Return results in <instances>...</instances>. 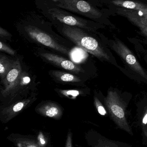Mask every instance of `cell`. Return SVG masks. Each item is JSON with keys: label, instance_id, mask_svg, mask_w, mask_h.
<instances>
[{"label": "cell", "instance_id": "6da1fadb", "mask_svg": "<svg viewBox=\"0 0 147 147\" xmlns=\"http://www.w3.org/2000/svg\"><path fill=\"white\" fill-rule=\"evenodd\" d=\"M52 26L49 21L45 20L40 16L31 13L18 22L16 28L26 38L63 54L70 55V50L58 42V36L53 31Z\"/></svg>", "mask_w": 147, "mask_h": 147}, {"label": "cell", "instance_id": "7a4b0ae2", "mask_svg": "<svg viewBox=\"0 0 147 147\" xmlns=\"http://www.w3.org/2000/svg\"><path fill=\"white\" fill-rule=\"evenodd\" d=\"M60 34L80 48L96 57L99 60L119 67L115 58L105 45H102L84 29L59 22H51Z\"/></svg>", "mask_w": 147, "mask_h": 147}, {"label": "cell", "instance_id": "3957f363", "mask_svg": "<svg viewBox=\"0 0 147 147\" xmlns=\"http://www.w3.org/2000/svg\"><path fill=\"white\" fill-rule=\"evenodd\" d=\"M36 7L51 22H59L77 27L91 32H95L96 24L91 21L58 7L52 0H35Z\"/></svg>", "mask_w": 147, "mask_h": 147}, {"label": "cell", "instance_id": "277c9868", "mask_svg": "<svg viewBox=\"0 0 147 147\" xmlns=\"http://www.w3.org/2000/svg\"><path fill=\"white\" fill-rule=\"evenodd\" d=\"M104 103L110 117L117 127L133 136V132L127 117V104L118 92L114 90L108 91L107 96L104 98Z\"/></svg>", "mask_w": 147, "mask_h": 147}, {"label": "cell", "instance_id": "5b68a950", "mask_svg": "<svg viewBox=\"0 0 147 147\" xmlns=\"http://www.w3.org/2000/svg\"><path fill=\"white\" fill-rule=\"evenodd\" d=\"M105 45L112 49L121 59L126 67L135 77L147 84V71L142 66L133 53L118 39L109 40Z\"/></svg>", "mask_w": 147, "mask_h": 147}, {"label": "cell", "instance_id": "8992f818", "mask_svg": "<svg viewBox=\"0 0 147 147\" xmlns=\"http://www.w3.org/2000/svg\"><path fill=\"white\" fill-rule=\"evenodd\" d=\"M55 3L61 8L90 19L96 20L102 16L99 10L84 0H59Z\"/></svg>", "mask_w": 147, "mask_h": 147}, {"label": "cell", "instance_id": "52a82bcc", "mask_svg": "<svg viewBox=\"0 0 147 147\" xmlns=\"http://www.w3.org/2000/svg\"><path fill=\"white\" fill-rule=\"evenodd\" d=\"M85 137L90 147H133L129 143L108 139L94 129L89 130Z\"/></svg>", "mask_w": 147, "mask_h": 147}, {"label": "cell", "instance_id": "ba28073f", "mask_svg": "<svg viewBox=\"0 0 147 147\" xmlns=\"http://www.w3.org/2000/svg\"><path fill=\"white\" fill-rule=\"evenodd\" d=\"M21 66L19 59L15 61L12 69L6 78L2 80L4 89L2 91L3 96H7L10 91L15 87L21 79L22 74Z\"/></svg>", "mask_w": 147, "mask_h": 147}, {"label": "cell", "instance_id": "9c48e42d", "mask_svg": "<svg viewBox=\"0 0 147 147\" xmlns=\"http://www.w3.org/2000/svg\"><path fill=\"white\" fill-rule=\"evenodd\" d=\"M40 55L43 58L51 63L60 68L75 73L82 72L81 68L70 60L53 53H41Z\"/></svg>", "mask_w": 147, "mask_h": 147}, {"label": "cell", "instance_id": "30bf717a", "mask_svg": "<svg viewBox=\"0 0 147 147\" xmlns=\"http://www.w3.org/2000/svg\"><path fill=\"white\" fill-rule=\"evenodd\" d=\"M35 111L39 115L55 120L61 119L63 110L59 105L54 102H47L36 107Z\"/></svg>", "mask_w": 147, "mask_h": 147}, {"label": "cell", "instance_id": "8fae6325", "mask_svg": "<svg viewBox=\"0 0 147 147\" xmlns=\"http://www.w3.org/2000/svg\"><path fill=\"white\" fill-rule=\"evenodd\" d=\"M30 102V100L26 99L2 109L0 112L1 122L3 123L8 122L24 110Z\"/></svg>", "mask_w": 147, "mask_h": 147}, {"label": "cell", "instance_id": "7c38bea8", "mask_svg": "<svg viewBox=\"0 0 147 147\" xmlns=\"http://www.w3.org/2000/svg\"><path fill=\"white\" fill-rule=\"evenodd\" d=\"M7 139L19 147H46L33 136L12 134L7 137Z\"/></svg>", "mask_w": 147, "mask_h": 147}, {"label": "cell", "instance_id": "4fadbf2b", "mask_svg": "<svg viewBox=\"0 0 147 147\" xmlns=\"http://www.w3.org/2000/svg\"><path fill=\"white\" fill-rule=\"evenodd\" d=\"M112 2L114 4L118 7L141 12L143 14L147 15V5L144 3L134 1L124 0H114Z\"/></svg>", "mask_w": 147, "mask_h": 147}, {"label": "cell", "instance_id": "5bb4252c", "mask_svg": "<svg viewBox=\"0 0 147 147\" xmlns=\"http://www.w3.org/2000/svg\"><path fill=\"white\" fill-rule=\"evenodd\" d=\"M15 61L9 59L6 56H0V76L2 80H3L9 72L12 69Z\"/></svg>", "mask_w": 147, "mask_h": 147}, {"label": "cell", "instance_id": "9a60e30c", "mask_svg": "<svg viewBox=\"0 0 147 147\" xmlns=\"http://www.w3.org/2000/svg\"><path fill=\"white\" fill-rule=\"evenodd\" d=\"M52 75L57 80L64 82H79L80 78L71 74L60 71H52Z\"/></svg>", "mask_w": 147, "mask_h": 147}, {"label": "cell", "instance_id": "2e32d148", "mask_svg": "<svg viewBox=\"0 0 147 147\" xmlns=\"http://www.w3.org/2000/svg\"><path fill=\"white\" fill-rule=\"evenodd\" d=\"M137 124L140 128L142 134H143L147 127V105L143 110L139 111Z\"/></svg>", "mask_w": 147, "mask_h": 147}, {"label": "cell", "instance_id": "e0dca14e", "mask_svg": "<svg viewBox=\"0 0 147 147\" xmlns=\"http://www.w3.org/2000/svg\"><path fill=\"white\" fill-rule=\"evenodd\" d=\"M94 104L98 113L102 116H105L107 115V111L106 108L103 105L97 97H94Z\"/></svg>", "mask_w": 147, "mask_h": 147}, {"label": "cell", "instance_id": "ac0fdd59", "mask_svg": "<svg viewBox=\"0 0 147 147\" xmlns=\"http://www.w3.org/2000/svg\"><path fill=\"white\" fill-rule=\"evenodd\" d=\"M62 95L68 98L74 99L80 95V92L77 90H60Z\"/></svg>", "mask_w": 147, "mask_h": 147}, {"label": "cell", "instance_id": "d6986e66", "mask_svg": "<svg viewBox=\"0 0 147 147\" xmlns=\"http://www.w3.org/2000/svg\"><path fill=\"white\" fill-rule=\"evenodd\" d=\"M0 50L1 51L5 52L8 54L14 56L15 54V52L13 49L9 47L6 44L2 42H0Z\"/></svg>", "mask_w": 147, "mask_h": 147}, {"label": "cell", "instance_id": "ffe728a7", "mask_svg": "<svg viewBox=\"0 0 147 147\" xmlns=\"http://www.w3.org/2000/svg\"><path fill=\"white\" fill-rule=\"evenodd\" d=\"M65 147H72V133L70 130L67 133Z\"/></svg>", "mask_w": 147, "mask_h": 147}, {"label": "cell", "instance_id": "44dd1931", "mask_svg": "<svg viewBox=\"0 0 147 147\" xmlns=\"http://www.w3.org/2000/svg\"><path fill=\"white\" fill-rule=\"evenodd\" d=\"M12 36L11 34L9 33L7 30L0 27V37L1 38H10Z\"/></svg>", "mask_w": 147, "mask_h": 147}, {"label": "cell", "instance_id": "7402d4cb", "mask_svg": "<svg viewBox=\"0 0 147 147\" xmlns=\"http://www.w3.org/2000/svg\"><path fill=\"white\" fill-rule=\"evenodd\" d=\"M142 144L145 147H147V127L143 134H142Z\"/></svg>", "mask_w": 147, "mask_h": 147}, {"label": "cell", "instance_id": "603a6c76", "mask_svg": "<svg viewBox=\"0 0 147 147\" xmlns=\"http://www.w3.org/2000/svg\"><path fill=\"white\" fill-rule=\"evenodd\" d=\"M144 60L146 62V63L147 65V55H146L145 57H144Z\"/></svg>", "mask_w": 147, "mask_h": 147}, {"label": "cell", "instance_id": "cb8c5ba5", "mask_svg": "<svg viewBox=\"0 0 147 147\" xmlns=\"http://www.w3.org/2000/svg\"><path fill=\"white\" fill-rule=\"evenodd\" d=\"M52 1H53L54 2L56 3L59 0H52Z\"/></svg>", "mask_w": 147, "mask_h": 147}]
</instances>
